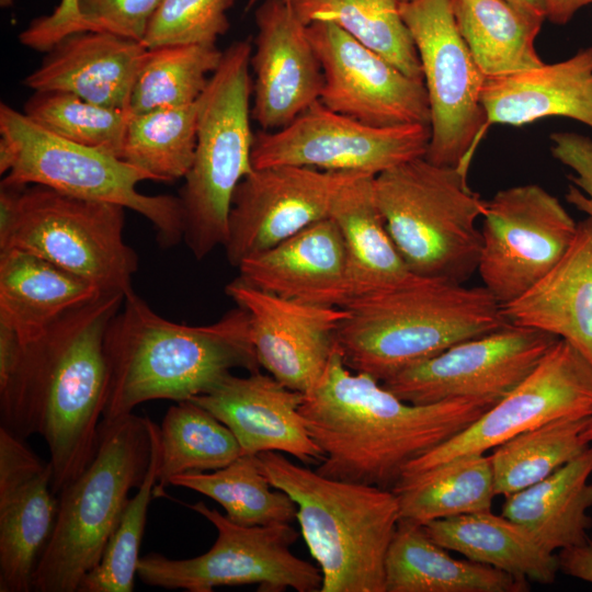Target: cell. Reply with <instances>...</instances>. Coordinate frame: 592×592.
<instances>
[{
    "label": "cell",
    "mask_w": 592,
    "mask_h": 592,
    "mask_svg": "<svg viewBox=\"0 0 592 592\" xmlns=\"http://www.w3.org/2000/svg\"><path fill=\"white\" fill-rule=\"evenodd\" d=\"M104 350L102 421L150 400H189L209 391L234 368L250 373L260 367L243 308L237 306L209 325L189 326L158 315L134 289L107 326Z\"/></svg>",
    "instance_id": "cell-3"
},
{
    "label": "cell",
    "mask_w": 592,
    "mask_h": 592,
    "mask_svg": "<svg viewBox=\"0 0 592 592\" xmlns=\"http://www.w3.org/2000/svg\"><path fill=\"white\" fill-rule=\"evenodd\" d=\"M500 308L508 323L551 333L592 365V218L577 224L565 254L536 284Z\"/></svg>",
    "instance_id": "cell-25"
},
{
    "label": "cell",
    "mask_w": 592,
    "mask_h": 592,
    "mask_svg": "<svg viewBox=\"0 0 592 592\" xmlns=\"http://www.w3.org/2000/svg\"><path fill=\"white\" fill-rule=\"evenodd\" d=\"M401 2H406V1H412V0H400Z\"/></svg>",
    "instance_id": "cell-53"
},
{
    "label": "cell",
    "mask_w": 592,
    "mask_h": 592,
    "mask_svg": "<svg viewBox=\"0 0 592 592\" xmlns=\"http://www.w3.org/2000/svg\"><path fill=\"white\" fill-rule=\"evenodd\" d=\"M223 57L216 44L148 48L129 101L133 114L195 103Z\"/></svg>",
    "instance_id": "cell-38"
},
{
    "label": "cell",
    "mask_w": 592,
    "mask_h": 592,
    "mask_svg": "<svg viewBox=\"0 0 592 592\" xmlns=\"http://www.w3.org/2000/svg\"><path fill=\"white\" fill-rule=\"evenodd\" d=\"M150 454L146 417L132 412L101 421L93 459L58 493L56 520L35 570L34 591H78L101 560L129 491L141 485Z\"/></svg>",
    "instance_id": "cell-6"
},
{
    "label": "cell",
    "mask_w": 592,
    "mask_h": 592,
    "mask_svg": "<svg viewBox=\"0 0 592 592\" xmlns=\"http://www.w3.org/2000/svg\"><path fill=\"white\" fill-rule=\"evenodd\" d=\"M53 466L0 428V591L30 592L54 528Z\"/></svg>",
    "instance_id": "cell-21"
},
{
    "label": "cell",
    "mask_w": 592,
    "mask_h": 592,
    "mask_svg": "<svg viewBox=\"0 0 592 592\" xmlns=\"http://www.w3.org/2000/svg\"><path fill=\"white\" fill-rule=\"evenodd\" d=\"M23 343L16 332L0 322V386L5 384L15 371L22 353Z\"/></svg>",
    "instance_id": "cell-48"
},
{
    "label": "cell",
    "mask_w": 592,
    "mask_h": 592,
    "mask_svg": "<svg viewBox=\"0 0 592 592\" xmlns=\"http://www.w3.org/2000/svg\"><path fill=\"white\" fill-rule=\"evenodd\" d=\"M125 294L102 292L69 310L39 338L23 344L0 386L1 424L21 439L41 434L59 493L93 459L106 402L104 339Z\"/></svg>",
    "instance_id": "cell-1"
},
{
    "label": "cell",
    "mask_w": 592,
    "mask_h": 592,
    "mask_svg": "<svg viewBox=\"0 0 592 592\" xmlns=\"http://www.w3.org/2000/svg\"><path fill=\"white\" fill-rule=\"evenodd\" d=\"M190 509L217 530L209 550L194 558L170 559L151 553L138 562L137 577L151 587L212 592L217 587L258 584L260 592H320V569L295 556L298 533L289 523L243 526L204 502Z\"/></svg>",
    "instance_id": "cell-11"
},
{
    "label": "cell",
    "mask_w": 592,
    "mask_h": 592,
    "mask_svg": "<svg viewBox=\"0 0 592 592\" xmlns=\"http://www.w3.org/2000/svg\"><path fill=\"white\" fill-rule=\"evenodd\" d=\"M530 581L456 559L422 524L400 519L385 560V592H526Z\"/></svg>",
    "instance_id": "cell-27"
},
{
    "label": "cell",
    "mask_w": 592,
    "mask_h": 592,
    "mask_svg": "<svg viewBox=\"0 0 592 592\" xmlns=\"http://www.w3.org/2000/svg\"><path fill=\"white\" fill-rule=\"evenodd\" d=\"M330 217L341 232L346 251L349 301L395 288L415 275L385 226L375 198L374 175L362 174L345 184Z\"/></svg>",
    "instance_id": "cell-30"
},
{
    "label": "cell",
    "mask_w": 592,
    "mask_h": 592,
    "mask_svg": "<svg viewBox=\"0 0 592 592\" xmlns=\"http://www.w3.org/2000/svg\"><path fill=\"white\" fill-rule=\"evenodd\" d=\"M481 101L488 126L559 116L592 128V46L558 62L486 79Z\"/></svg>",
    "instance_id": "cell-26"
},
{
    "label": "cell",
    "mask_w": 592,
    "mask_h": 592,
    "mask_svg": "<svg viewBox=\"0 0 592 592\" xmlns=\"http://www.w3.org/2000/svg\"><path fill=\"white\" fill-rule=\"evenodd\" d=\"M546 19L554 24L565 25L584 7L592 5V0H545Z\"/></svg>",
    "instance_id": "cell-49"
},
{
    "label": "cell",
    "mask_w": 592,
    "mask_h": 592,
    "mask_svg": "<svg viewBox=\"0 0 592 592\" xmlns=\"http://www.w3.org/2000/svg\"><path fill=\"white\" fill-rule=\"evenodd\" d=\"M259 0H249L248 1V4H247V9H250L251 7H253ZM289 1V0H287Z\"/></svg>",
    "instance_id": "cell-52"
},
{
    "label": "cell",
    "mask_w": 592,
    "mask_h": 592,
    "mask_svg": "<svg viewBox=\"0 0 592 592\" xmlns=\"http://www.w3.org/2000/svg\"><path fill=\"white\" fill-rule=\"evenodd\" d=\"M430 126L373 127L317 101L287 126L254 134L253 168L298 166L377 175L424 157Z\"/></svg>",
    "instance_id": "cell-13"
},
{
    "label": "cell",
    "mask_w": 592,
    "mask_h": 592,
    "mask_svg": "<svg viewBox=\"0 0 592 592\" xmlns=\"http://www.w3.org/2000/svg\"><path fill=\"white\" fill-rule=\"evenodd\" d=\"M196 102L132 114L119 159L147 172L153 181L184 179L196 146Z\"/></svg>",
    "instance_id": "cell-39"
},
{
    "label": "cell",
    "mask_w": 592,
    "mask_h": 592,
    "mask_svg": "<svg viewBox=\"0 0 592 592\" xmlns=\"http://www.w3.org/2000/svg\"><path fill=\"white\" fill-rule=\"evenodd\" d=\"M590 418L556 419L524 431L491 449L496 496H509L547 478L582 454Z\"/></svg>",
    "instance_id": "cell-35"
},
{
    "label": "cell",
    "mask_w": 592,
    "mask_h": 592,
    "mask_svg": "<svg viewBox=\"0 0 592 592\" xmlns=\"http://www.w3.org/2000/svg\"><path fill=\"white\" fill-rule=\"evenodd\" d=\"M27 185L7 183L0 185V242L14 227L21 210L23 193Z\"/></svg>",
    "instance_id": "cell-47"
},
{
    "label": "cell",
    "mask_w": 592,
    "mask_h": 592,
    "mask_svg": "<svg viewBox=\"0 0 592 592\" xmlns=\"http://www.w3.org/2000/svg\"><path fill=\"white\" fill-rule=\"evenodd\" d=\"M123 206L27 185L19 218L0 250L38 255L102 292H130L138 257L123 236Z\"/></svg>",
    "instance_id": "cell-10"
},
{
    "label": "cell",
    "mask_w": 592,
    "mask_h": 592,
    "mask_svg": "<svg viewBox=\"0 0 592 592\" xmlns=\"http://www.w3.org/2000/svg\"><path fill=\"white\" fill-rule=\"evenodd\" d=\"M23 113L49 133L119 158L129 110L89 102L64 91H34Z\"/></svg>",
    "instance_id": "cell-40"
},
{
    "label": "cell",
    "mask_w": 592,
    "mask_h": 592,
    "mask_svg": "<svg viewBox=\"0 0 592 592\" xmlns=\"http://www.w3.org/2000/svg\"><path fill=\"white\" fill-rule=\"evenodd\" d=\"M303 399V392L258 369L247 376L229 374L209 391L189 400L229 428L241 454L280 452L307 465L319 464L325 454L304 423Z\"/></svg>",
    "instance_id": "cell-22"
},
{
    "label": "cell",
    "mask_w": 592,
    "mask_h": 592,
    "mask_svg": "<svg viewBox=\"0 0 592 592\" xmlns=\"http://www.w3.org/2000/svg\"><path fill=\"white\" fill-rule=\"evenodd\" d=\"M255 25L251 116L261 130L273 132L319 101L323 71L307 25L287 0H264Z\"/></svg>",
    "instance_id": "cell-20"
},
{
    "label": "cell",
    "mask_w": 592,
    "mask_h": 592,
    "mask_svg": "<svg viewBox=\"0 0 592 592\" xmlns=\"http://www.w3.org/2000/svg\"><path fill=\"white\" fill-rule=\"evenodd\" d=\"M270 483L297 506L296 520L322 576L320 592H385V560L400 512L397 494L333 479L280 452L258 454Z\"/></svg>",
    "instance_id": "cell-5"
},
{
    "label": "cell",
    "mask_w": 592,
    "mask_h": 592,
    "mask_svg": "<svg viewBox=\"0 0 592 592\" xmlns=\"http://www.w3.org/2000/svg\"><path fill=\"white\" fill-rule=\"evenodd\" d=\"M151 440L147 474L128 500L118 525L99 563L82 579L77 592H132L137 576L139 547L144 536L148 505L158 481L160 463L159 426L146 417Z\"/></svg>",
    "instance_id": "cell-41"
},
{
    "label": "cell",
    "mask_w": 592,
    "mask_h": 592,
    "mask_svg": "<svg viewBox=\"0 0 592 592\" xmlns=\"http://www.w3.org/2000/svg\"><path fill=\"white\" fill-rule=\"evenodd\" d=\"M466 175L419 157L374 177L377 206L411 273L464 284L477 271L486 200Z\"/></svg>",
    "instance_id": "cell-8"
},
{
    "label": "cell",
    "mask_w": 592,
    "mask_h": 592,
    "mask_svg": "<svg viewBox=\"0 0 592 592\" xmlns=\"http://www.w3.org/2000/svg\"><path fill=\"white\" fill-rule=\"evenodd\" d=\"M460 36L486 79L545 62L535 41L544 23L504 0H451Z\"/></svg>",
    "instance_id": "cell-32"
},
{
    "label": "cell",
    "mask_w": 592,
    "mask_h": 592,
    "mask_svg": "<svg viewBox=\"0 0 592 592\" xmlns=\"http://www.w3.org/2000/svg\"><path fill=\"white\" fill-rule=\"evenodd\" d=\"M558 339L545 331L506 323L409 366L382 384L415 405L462 397L499 401L536 367Z\"/></svg>",
    "instance_id": "cell-16"
},
{
    "label": "cell",
    "mask_w": 592,
    "mask_h": 592,
    "mask_svg": "<svg viewBox=\"0 0 592 592\" xmlns=\"http://www.w3.org/2000/svg\"><path fill=\"white\" fill-rule=\"evenodd\" d=\"M307 33L323 71L319 101L325 106L373 127L430 126L423 81L332 23H311Z\"/></svg>",
    "instance_id": "cell-18"
},
{
    "label": "cell",
    "mask_w": 592,
    "mask_h": 592,
    "mask_svg": "<svg viewBox=\"0 0 592 592\" xmlns=\"http://www.w3.org/2000/svg\"><path fill=\"white\" fill-rule=\"evenodd\" d=\"M13 0H0V5H12ZM88 31L78 8V0H61L55 11L33 20L19 36L21 44L39 52H48L64 37Z\"/></svg>",
    "instance_id": "cell-45"
},
{
    "label": "cell",
    "mask_w": 592,
    "mask_h": 592,
    "mask_svg": "<svg viewBox=\"0 0 592 592\" xmlns=\"http://www.w3.org/2000/svg\"><path fill=\"white\" fill-rule=\"evenodd\" d=\"M238 270L246 283L281 297L334 307L350 298L346 251L331 217L244 259Z\"/></svg>",
    "instance_id": "cell-23"
},
{
    "label": "cell",
    "mask_w": 592,
    "mask_h": 592,
    "mask_svg": "<svg viewBox=\"0 0 592 592\" xmlns=\"http://www.w3.org/2000/svg\"><path fill=\"white\" fill-rule=\"evenodd\" d=\"M235 0H162L143 43L148 48L174 44H216L229 29Z\"/></svg>",
    "instance_id": "cell-42"
},
{
    "label": "cell",
    "mask_w": 592,
    "mask_h": 592,
    "mask_svg": "<svg viewBox=\"0 0 592 592\" xmlns=\"http://www.w3.org/2000/svg\"><path fill=\"white\" fill-rule=\"evenodd\" d=\"M0 173L2 182L43 185L129 208L149 220L162 248L184 237L179 197L138 191L140 182L153 181L150 174L116 156L58 137L4 103L0 104Z\"/></svg>",
    "instance_id": "cell-9"
},
{
    "label": "cell",
    "mask_w": 592,
    "mask_h": 592,
    "mask_svg": "<svg viewBox=\"0 0 592 592\" xmlns=\"http://www.w3.org/2000/svg\"><path fill=\"white\" fill-rule=\"evenodd\" d=\"M585 436L590 443H592V417L589 421V424L585 430Z\"/></svg>",
    "instance_id": "cell-51"
},
{
    "label": "cell",
    "mask_w": 592,
    "mask_h": 592,
    "mask_svg": "<svg viewBox=\"0 0 592 592\" xmlns=\"http://www.w3.org/2000/svg\"><path fill=\"white\" fill-rule=\"evenodd\" d=\"M101 293L38 255L0 250V322L10 326L23 344L35 341L66 312Z\"/></svg>",
    "instance_id": "cell-28"
},
{
    "label": "cell",
    "mask_w": 592,
    "mask_h": 592,
    "mask_svg": "<svg viewBox=\"0 0 592 592\" xmlns=\"http://www.w3.org/2000/svg\"><path fill=\"white\" fill-rule=\"evenodd\" d=\"M159 439L160 488L169 486L177 475L216 470L241 455L229 428L192 400L169 407L159 426Z\"/></svg>",
    "instance_id": "cell-37"
},
{
    "label": "cell",
    "mask_w": 592,
    "mask_h": 592,
    "mask_svg": "<svg viewBox=\"0 0 592 592\" xmlns=\"http://www.w3.org/2000/svg\"><path fill=\"white\" fill-rule=\"evenodd\" d=\"M590 417L592 365L569 342L558 339L516 387L464 431L411 462L401 480L460 455L485 454L553 420Z\"/></svg>",
    "instance_id": "cell-15"
},
{
    "label": "cell",
    "mask_w": 592,
    "mask_h": 592,
    "mask_svg": "<svg viewBox=\"0 0 592 592\" xmlns=\"http://www.w3.org/2000/svg\"><path fill=\"white\" fill-rule=\"evenodd\" d=\"M162 0H78L88 31H105L143 42Z\"/></svg>",
    "instance_id": "cell-43"
},
{
    "label": "cell",
    "mask_w": 592,
    "mask_h": 592,
    "mask_svg": "<svg viewBox=\"0 0 592 592\" xmlns=\"http://www.w3.org/2000/svg\"><path fill=\"white\" fill-rule=\"evenodd\" d=\"M415 45L430 106L425 159L465 174L489 127L481 93L486 77L460 36L451 0L400 2Z\"/></svg>",
    "instance_id": "cell-12"
},
{
    "label": "cell",
    "mask_w": 592,
    "mask_h": 592,
    "mask_svg": "<svg viewBox=\"0 0 592 592\" xmlns=\"http://www.w3.org/2000/svg\"><path fill=\"white\" fill-rule=\"evenodd\" d=\"M343 308L348 315L337 331V350L351 371L380 383L508 323L485 286L419 275Z\"/></svg>",
    "instance_id": "cell-4"
},
{
    "label": "cell",
    "mask_w": 592,
    "mask_h": 592,
    "mask_svg": "<svg viewBox=\"0 0 592 592\" xmlns=\"http://www.w3.org/2000/svg\"><path fill=\"white\" fill-rule=\"evenodd\" d=\"M592 444L547 478L504 497L501 514L526 528L548 553L590 539Z\"/></svg>",
    "instance_id": "cell-29"
},
{
    "label": "cell",
    "mask_w": 592,
    "mask_h": 592,
    "mask_svg": "<svg viewBox=\"0 0 592 592\" xmlns=\"http://www.w3.org/2000/svg\"><path fill=\"white\" fill-rule=\"evenodd\" d=\"M169 485L213 499L231 522L243 526L291 523L297 514L291 497L270 483L258 455L241 454L210 474H180L172 477Z\"/></svg>",
    "instance_id": "cell-36"
},
{
    "label": "cell",
    "mask_w": 592,
    "mask_h": 592,
    "mask_svg": "<svg viewBox=\"0 0 592 592\" xmlns=\"http://www.w3.org/2000/svg\"><path fill=\"white\" fill-rule=\"evenodd\" d=\"M306 25L328 22L376 52L405 75L423 81L412 36L400 13V0H289Z\"/></svg>",
    "instance_id": "cell-34"
},
{
    "label": "cell",
    "mask_w": 592,
    "mask_h": 592,
    "mask_svg": "<svg viewBox=\"0 0 592 592\" xmlns=\"http://www.w3.org/2000/svg\"><path fill=\"white\" fill-rule=\"evenodd\" d=\"M252 49L249 39H240L223 50L196 102L194 159L178 196L183 240L196 260L226 244L234 193L253 170Z\"/></svg>",
    "instance_id": "cell-7"
},
{
    "label": "cell",
    "mask_w": 592,
    "mask_h": 592,
    "mask_svg": "<svg viewBox=\"0 0 592 592\" xmlns=\"http://www.w3.org/2000/svg\"><path fill=\"white\" fill-rule=\"evenodd\" d=\"M422 525L447 550L517 578L550 584L559 571L557 554L546 551L526 528L502 514L468 513Z\"/></svg>",
    "instance_id": "cell-31"
},
{
    "label": "cell",
    "mask_w": 592,
    "mask_h": 592,
    "mask_svg": "<svg viewBox=\"0 0 592 592\" xmlns=\"http://www.w3.org/2000/svg\"><path fill=\"white\" fill-rule=\"evenodd\" d=\"M555 159L570 168L566 201L592 218V138L573 132L550 135Z\"/></svg>",
    "instance_id": "cell-44"
},
{
    "label": "cell",
    "mask_w": 592,
    "mask_h": 592,
    "mask_svg": "<svg viewBox=\"0 0 592 592\" xmlns=\"http://www.w3.org/2000/svg\"><path fill=\"white\" fill-rule=\"evenodd\" d=\"M225 289L248 314L259 365L287 388L310 391L337 349V331L346 310L281 297L240 277Z\"/></svg>",
    "instance_id": "cell-19"
},
{
    "label": "cell",
    "mask_w": 592,
    "mask_h": 592,
    "mask_svg": "<svg viewBox=\"0 0 592 592\" xmlns=\"http://www.w3.org/2000/svg\"><path fill=\"white\" fill-rule=\"evenodd\" d=\"M400 519L419 524L491 511L496 497L489 455L466 454L402 479L392 490Z\"/></svg>",
    "instance_id": "cell-33"
},
{
    "label": "cell",
    "mask_w": 592,
    "mask_h": 592,
    "mask_svg": "<svg viewBox=\"0 0 592 592\" xmlns=\"http://www.w3.org/2000/svg\"><path fill=\"white\" fill-rule=\"evenodd\" d=\"M147 52L143 42L111 32L73 33L46 52L23 83L33 91H64L99 105L129 110Z\"/></svg>",
    "instance_id": "cell-24"
},
{
    "label": "cell",
    "mask_w": 592,
    "mask_h": 592,
    "mask_svg": "<svg viewBox=\"0 0 592 592\" xmlns=\"http://www.w3.org/2000/svg\"><path fill=\"white\" fill-rule=\"evenodd\" d=\"M559 571L592 584V542L569 547L557 554Z\"/></svg>",
    "instance_id": "cell-46"
},
{
    "label": "cell",
    "mask_w": 592,
    "mask_h": 592,
    "mask_svg": "<svg viewBox=\"0 0 592 592\" xmlns=\"http://www.w3.org/2000/svg\"><path fill=\"white\" fill-rule=\"evenodd\" d=\"M363 173L298 166L253 168L231 201L228 262L238 267L304 228L330 217L341 190Z\"/></svg>",
    "instance_id": "cell-17"
},
{
    "label": "cell",
    "mask_w": 592,
    "mask_h": 592,
    "mask_svg": "<svg viewBox=\"0 0 592 592\" xmlns=\"http://www.w3.org/2000/svg\"><path fill=\"white\" fill-rule=\"evenodd\" d=\"M497 401L462 397L405 401L365 373L351 371L335 349L299 412L325 458L319 474L394 490L406 467L454 437Z\"/></svg>",
    "instance_id": "cell-2"
},
{
    "label": "cell",
    "mask_w": 592,
    "mask_h": 592,
    "mask_svg": "<svg viewBox=\"0 0 592 592\" xmlns=\"http://www.w3.org/2000/svg\"><path fill=\"white\" fill-rule=\"evenodd\" d=\"M520 11L534 16L536 19L546 20V1L545 0H504Z\"/></svg>",
    "instance_id": "cell-50"
},
{
    "label": "cell",
    "mask_w": 592,
    "mask_h": 592,
    "mask_svg": "<svg viewBox=\"0 0 592 592\" xmlns=\"http://www.w3.org/2000/svg\"><path fill=\"white\" fill-rule=\"evenodd\" d=\"M477 272L499 301L536 284L571 244L577 223L557 197L537 184L498 191L486 200Z\"/></svg>",
    "instance_id": "cell-14"
}]
</instances>
